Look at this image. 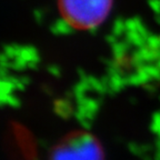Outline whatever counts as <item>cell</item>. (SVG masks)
<instances>
[{"label":"cell","mask_w":160,"mask_h":160,"mask_svg":"<svg viewBox=\"0 0 160 160\" xmlns=\"http://www.w3.org/2000/svg\"><path fill=\"white\" fill-rule=\"evenodd\" d=\"M63 17L78 28L101 23L111 8V0H59Z\"/></svg>","instance_id":"cell-1"},{"label":"cell","mask_w":160,"mask_h":160,"mask_svg":"<svg viewBox=\"0 0 160 160\" xmlns=\"http://www.w3.org/2000/svg\"><path fill=\"white\" fill-rule=\"evenodd\" d=\"M50 160H103V152L91 135L76 133L56 146Z\"/></svg>","instance_id":"cell-2"}]
</instances>
